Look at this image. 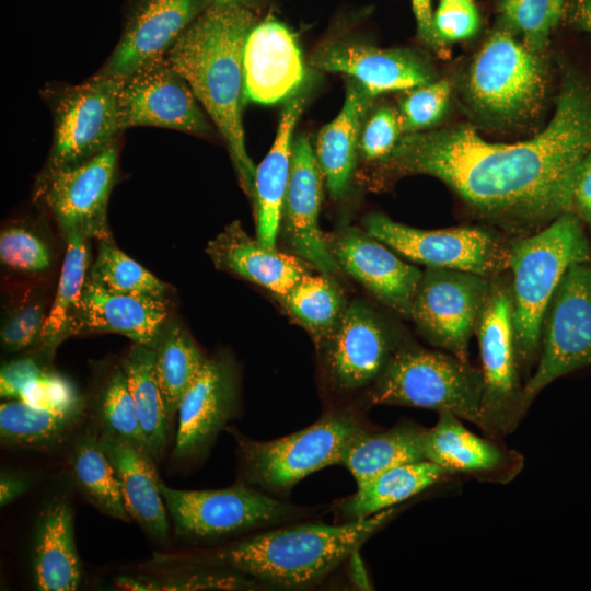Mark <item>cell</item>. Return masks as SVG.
<instances>
[{
	"label": "cell",
	"instance_id": "6da1fadb",
	"mask_svg": "<svg viewBox=\"0 0 591 591\" xmlns=\"http://www.w3.org/2000/svg\"><path fill=\"white\" fill-rule=\"evenodd\" d=\"M590 152L591 91L569 82L552 120L529 140L489 142L459 125L401 137L381 162L392 173L439 178L480 218L522 237L572 211L576 174Z\"/></svg>",
	"mask_w": 591,
	"mask_h": 591
},
{
	"label": "cell",
	"instance_id": "7a4b0ae2",
	"mask_svg": "<svg viewBox=\"0 0 591 591\" xmlns=\"http://www.w3.org/2000/svg\"><path fill=\"white\" fill-rule=\"evenodd\" d=\"M256 23L250 9L209 4L166 54L219 129L240 184L251 200L256 166L246 150L242 109L244 48Z\"/></svg>",
	"mask_w": 591,
	"mask_h": 591
},
{
	"label": "cell",
	"instance_id": "3957f363",
	"mask_svg": "<svg viewBox=\"0 0 591 591\" xmlns=\"http://www.w3.org/2000/svg\"><path fill=\"white\" fill-rule=\"evenodd\" d=\"M392 512L390 508L341 525L303 524L274 530L220 551L218 559L267 583L310 586L356 552Z\"/></svg>",
	"mask_w": 591,
	"mask_h": 591
},
{
	"label": "cell",
	"instance_id": "277c9868",
	"mask_svg": "<svg viewBox=\"0 0 591 591\" xmlns=\"http://www.w3.org/2000/svg\"><path fill=\"white\" fill-rule=\"evenodd\" d=\"M590 260L582 221L572 211L511 243L508 269L520 367H529L540 354L544 317L563 276L572 264Z\"/></svg>",
	"mask_w": 591,
	"mask_h": 591
},
{
	"label": "cell",
	"instance_id": "5b68a950",
	"mask_svg": "<svg viewBox=\"0 0 591 591\" xmlns=\"http://www.w3.org/2000/svg\"><path fill=\"white\" fill-rule=\"evenodd\" d=\"M482 371L453 355L421 348L394 351L370 393L373 404L451 413L480 426Z\"/></svg>",
	"mask_w": 591,
	"mask_h": 591
},
{
	"label": "cell",
	"instance_id": "8992f818",
	"mask_svg": "<svg viewBox=\"0 0 591 591\" xmlns=\"http://www.w3.org/2000/svg\"><path fill=\"white\" fill-rule=\"evenodd\" d=\"M121 80L97 72L82 83L49 93L54 139L34 198L60 170L81 163L117 141V95Z\"/></svg>",
	"mask_w": 591,
	"mask_h": 591
},
{
	"label": "cell",
	"instance_id": "52a82bcc",
	"mask_svg": "<svg viewBox=\"0 0 591 591\" xmlns=\"http://www.w3.org/2000/svg\"><path fill=\"white\" fill-rule=\"evenodd\" d=\"M362 430L351 415L333 413L276 440L236 437L245 478L267 489H289L321 468L340 465L347 445Z\"/></svg>",
	"mask_w": 591,
	"mask_h": 591
},
{
	"label": "cell",
	"instance_id": "ba28073f",
	"mask_svg": "<svg viewBox=\"0 0 591 591\" xmlns=\"http://www.w3.org/2000/svg\"><path fill=\"white\" fill-rule=\"evenodd\" d=\"M364 228L393 251L429 268L467 271L488 278L508 269L511 243L485 228L421 230L378 212L366 217Z\"/></svg>",
	"mask_w": 591,
	"mask_h": 591
},
{
	"label": "cell",
	"instance_id": "9c48e42d",
	"mask_svg": "<svg viewBox=\"0 0 591 591\" xmlns=\"http://www.w3.org/2000/svg\"><path fill=\"white\" fill-rule=\"evenodd\" d=\"M591 364V266L572 264L544 317L537 367L523 387L525 409L556 379Z\"/></svg>",
	"mask_w": 591,
	"mask_h": 591
},
{
	"label": "cell",
	"instance_id": "30bf717a",
	"mask_svg": "<svg viewBox=\"0 0 591 591\" xmlns=\"http://www.w3.org/2000/svg\"><path fill=\"white\" fill-rule=\"evenodd\" d=\"M484 395L480 427L488 432H507L515 426L522 404L519 361L513 327L511 285L499 276L491 287L476 325Z\"/></svg>",
	"mask_w": 591,
	"mask_h": 591
},
{
	"label": "cell",
	"instance_id": "8fae6325",
	"mask_svg": "<svg viewBox=\"0 0 591 591\" xmlns=\"http://www.w3.org/2000/svg\"><path fill=\"white\" fill-rule=\"evenodd\" d=\"M543 67L534 50L510 30L495 32L476 55L468 74V94L484 114L502 120L532 113L544 92Z\"/></svg>",
	"mask_w": 591,
	"mask_h": 591
},
{
	"label": "cell",
	"instance_id": "7c38bea8",
	"mask_svg": "<svg viewBox=\"0 0 591 591\" xmlns=\"http://www.w3.org/2000/svg\"><path fill=\"white\" fill-rule=\"evenodd\" d=\"M491 287L480 275L427 268L409 316L434 346L468 361V341L476 329Z\"/></svg>",
	"mask_w": 591,
	"mask_h": 591
},
{
	"label": "cell",
	"instance_id": "4fadbf2b",
	"mask_svg": "<svg viewBox=\"0 0 591 591\" xmlns=\"http://www.w3.org/2000/svg\"><path fill=\"white\" fill-rule=\"evenodd\" d=\"M119 130L153 126L205 136L211 131L201 105L186 80L165 56L121 80L117 95Z\"/></svg>",
	"mask_w": 591,
	"mask_h": 591
},
{
	"label": "cell",
	"instance_id": "5bb4252c",
	"mask_svg": "<svg viewBox=\"0 0 591 591\" xmlns=\"http://www.w3.org/2000/svg\"><path fill=\"white\" fill-rule=\"evenodd\" d=\"M178 535L208 538L286 518L292 507L244 484L216 490H181L160 482Z\"/></svg>",
	"mask_w": 591,
	"mask_h": 591
},
{
	"label": "cell",
	"instance_id": "9a60e30c",
	"mask_svg": "<svg viewBox=\"0 0 591 591\" xmlns=\"http://www.w3.org/2000/svg\"><path fill=\"white\" fill-rule=\"evenodd\" d=\"M117 159L115 141L100 153L60 170L50 178L40 198L45 199L65 236L80 233L99 241L112 236L107 204Z\"/></svg>",
	"mask_w": 591,
	"mask_h": 591
},
{
	"label": "cell",
	"instance_id": "2e32d148",
	"mask_svg": "<svg viewBox=\"0 0 591 591\" xmlns=\"http://www.w3.org/2000/svg\"><path fill=\"white\" fill-rule=\"evenodd\" d=\"M208 5L206 0H130L119 42L99 72L123 80L165 56Z\"/></svg>",
	"mask_w": 591,
	"mask_h": 591
},
{
	"label": "cell",
	"instance_id": "e0dca14e",
	"mask_svg": "<svg viewBox=\"0 0 591 591\" xmlns=\"http://www.w3.org/2000/svg\"><path fill=\"white\" fill-rule=\"evenodd\" d=\"M324 175L305 135L292 144L291 167L282 207L286 237L292 250L325 275L340 267L318 224Z\"/></svg>",
	"mask_w": 591,
	"mask_h": 591
},
{
	"label": "cell",
	"instance_id": "ac0fdd59",
	"mask_svg": "<svg viewBox=\"0 0 591 591\" xmlns=\"http://www.w3.org/2000/svg\"><path fill=\"white\" fill-rule=\"evenodd\" d=\"M329 247L340 268L386 306L409 316L422 271L367 231L355 228L339 232Z\"/></svg>",
	"mask_w": 591,
	"mask_h": 591
},
{
	"label": "cell",
	"instance_id": "d6986e66",
	"mask_svg": "<svg viewBox=\"0 0 591 591\" xmlns=\"http://www.w3.org/2000/svg\"><path fill=\"white\" fill-rule=\"evenodd\" d=\"M304 65L293 33L266 18L251 30L244 48V95L259 104L288 100L304 80Z\"/></svg>",
	"mask_w": 591,
	"mask_h": 591
},
{
	"label": "cell",
	"instance_id": "ffe728a7",
	"mask_svg": "<svg viewBox=\"0 0 591 591\" xmlns=\"http://www.w3.org/2000/svg\"><path fill=\"white\" fill-rule=\"evenodd\" d=\"M169 314L167 298L114 292L88 275L69 337L84 333H116L153 349L167 324Z\"/></svg>",
	"mask_w": 591,
	"mask_h": 591
},
{
	"label": "cell",
	"instance_id": "44dd1931",
	"mask_svg": "<svg viewBox=\"0 0 591 591\" xmlns=\"http://www.w3.org/2000/svg\"><path fill=\"white\" fill-rule=\"evenodd\" d=\"M325 346L329 376L341 390L375 381L394 354L383 324L360 302L347 306Z\"/></svg>",
	"mask_w": 591,
	"mask_h": 591
},
{
	"label": "cell",
	"instance_id": "7402d4cb",
	"mask_svg": "<svg viewBox=\"0 0 591 591\" xmlns=\"http://www.w3.org/2000/svg\"><path fill=\"white\" fill-rule=\"evenodd\" d=\"M311 65L322 71L347 74L374 96L425 85L433 79L430 69L409 51L360 44L321 48L311 57Z\"/></svg>",
	"mask_w": 591,
	"mask_h": 591
},
{
	"label": "cell",
	"instance_id": "603a6c76",
	"mask_svg": "<svg viewBox=\"0 0 591 591\" xmlns=\"http://www.w3.org/2000/svg\"><path fill=\"white\" fill-rule=\"evenodd\" d=\"M235 403L232 369L208 359L181 401L174 455L187 459L206 449L232 417Z\"/></svg>",
	"mask_w": 591,
	"mask_h": 591
},
{
	"label": "cell",
	"instance_id": "cb8c5ba5",
	"mask_svg": "<svg viewBox=\"0 0 591 591\" xmlns=\"http://www.w3.org/2000/svg\"><path fill=\"white\" fill-rule=\"evenodd\" d=\"M206 253L216 267L260 286L279 299L308 274L296 257L251 237L239 221L231 222L209 241Z\"/></svg>",
	"mask_w": 591,
	"mask_h": 591
},
{
	"label": "cell",
	"instance_id": "d4e9b609",
	"mask_svg": "<svg viewBox=\"0 0 591 591\" xmlns=\"http://www.w3.org/2000/svg\"><path fill=\"white\" fill-rule=\"evenodd\" d=\"M100 443L116 471L130 520L153 538L164 542L169 536L167 509L153 456L105 432L100 434Z\"/></svg>",
	"mask_w": 591,
	"mask_h": 591
},
{
	"label": "cell",
	"instance_id": "484cf974",
	"mask_svg": "<svg viewBox=\"0 0 591 591\" xmlns=\"http://www.w3.org/2000/svg\"><path fill=\"white\" fill-rule=\"evenodd\" d=\"M304 103L305 96L301 93L288 99L275 141L255 172L252 202L256 220V239L269 247H276L281 225L291 167L292 132Z\"/></svg>",
	"mask_w": 591,
	"mask_h": 591
},
{
	"label": "cell",
	"instance_id": "4316f807",
	"mask_svg": "<svg viewBox=\"0 0 591 591\" xmlns=\"http://www.w3.org/2000/svg\"><path fill=\"white\" fill-rule=\"evenodd\" d=\"M33 551V576L42 591H72L81 581L72 511L65 498L53 499L42 511Z\"/></svg>",
	"mask_w": 591,
	"mask_h": 591
},
{
	"label": "cell",
	"instance_id": "83f0119b",
	"mask_svg": "<svg viewBox=\"0 0 591 591\" xmlns=\"http://www.w3.org/2000/svg\"><path fill=\"white\" fill-rule=\"evenodd\" d=\"M374 97L349 78L339 114L318 134L315 154L333 197L343 196L349 187L360 134Z\"/></svg>",
	"mask_w": 591,
	"mask_h": 591
},
{
	"label": "cell",
	"instance_id": "f1b7e54d",
	"mask_svg": "<svg viewBox=\"0 0 591 591\" xmlns=\"http://www.w3.org/2000/svg\"><path fill=\"white\" fill-rule=\"evenodd\" d=\"M426 429L399 426L384 432H359L347 445L340 465L360 486L394 466L426 460Z\"/></svg>",
	"mask_w": 591,
	"mask_h": 591
},
{
	"label": "cell",
	"instance_id": "f546056e",
	"mask_svg": "<svg viewBox=\"0 0 591 591\" xmlns=\"http://www.w3.org/2000/svg\"><path fill=\"white\" fill-rule=\"evenodd\" d=\"M82 412V404L54 409L7 399L0 405L1 444L36 450L56 447L70 436L81 420Z\"/></svg>",
	"mask_w": 591,
	"mask_h": 591
},
{
	"label": "cell",
	"instance_id": "4dcf8cb0",
	"mask_svg": "<svg viewBox=\"0 0 591 591\" xmlns=\"http://www.w3.org/2000/svg\"><path fill=\"white\" fill-rule=\"evenodd\" d=\"M447 474L429 460L394 466L357 486L341 510L350 521L367 519L421 493Z\"/></svg>",
	"mask_w": 591,
	"mask_h": 591
},
{
	"label": "cell",
	"instance_id": "1f68e13d",
	"mask_svg": "<svg viewBox=\"0 0 591 591\" xmlns=\"http://www.w3.org/2000/svg\"><path fill=\"white\" fill-rule=\"evenodd\" d=\"M425 456L448 474L490 471L502 461L495 444L467 430L451 413H439L438 422L426 430Z\"/></svg>",
	"mask_w": 591,
	"mask_h": 591
},
{
	"label": "cell",
	"instance_id": "d6a6232c",
	"mask_svg": "<svg viewBox=\"0 0 591 591\" xmlns=\"http://www.w3.org/2000/svg\"><path fill=\"white\" fill-rule=\"evenodd\" d=\"M67 242L60 278L40 334V350L51 358L56 348L67 338L77 316L82 292L89 275L88 240L80 233L65 236Z\"/></svg>",
	"mask_w": 591,
	"mask_h": 591
},
{
	"label": "cell",
	"instance_id": "836d02e7",
	"mask_svg": "<svg viewBox=\"0 0 591 591\" xmlns=\"http://www.w3.org/2000/svg\"><path fill=\"white\" fill-rule=\"evenodd\" d=\"M153 355L155 378L172 424L183 396L208 359L179 324L169 322L153 348Z\"/></svg>",
	"mask_w": 591,
	"mask_h": 591
},
{
	"label": "cell",
	"instance_id": "e575fe53",
	"mask_svg": "<svg viewBox=\"0 0 591 591\" xmlns=\"http://www.w3.org/2000/svg\"><path fill=\"white\" fill-rule=\"evenodd\" d=\"M121 367L150 453L154 460H160L171 422L155 378L153 349L135 344Z\"/></svg>",
	"mask_w": 591,
	"mask_h": 591
},
{
	"label": "cell",
	"instance_id": "d590c367",
	"mask_svg": "<svg viewBox=\"0 0 591 591\" xmlns=\"http://www.w3.org/2000/svg\"><path fill=\"white\" fill-rule=\"evenodd\" d=\"M70 465L77 486L95 508L115 519L130 521L116 471L102 449L96 432L88 431L77 440Z\"/></svg>",
	"mask_w": 591,
	"mask_h": 591
},
{
	"label": "cell",
	"instance_id": "8d00e7d4",
	"mask_svg": "<svg viewBox=\"0 0 591 591\" xmlns=\"http://www.w3.org/2000/svg\"><path fill=\"white\" fill-rule=\"evenodd\" d=\"M281 301L318 346L329 339L347 309L341 291L331 279L309 273Z\"/></svg>",
	"mask_w": 591,
	"mask_h": 591
},
{
	"label": "cell",
	"instance_id": "74e56055",
	"mask_svg": "<svg viewBox=\"0 0 591 591\" xmlns=\"http://www.w3.org/2000/svg\"><path fill=\"white\" fill-rule=\"evenodd\" d=\"M89 277L114 292L166 298L170 286L119 250L112 236L100 240Z\"/></svg>",
	"mask_w": 591,
	"mask_h": 591
},
{
	"label": "cell",
	"instance_id": "f35d334b",
	"mask_svg": "<svg viewBox=\"0 0 591 591\" xmlns=\"http://www.w3.org/2000/svg\"><path fill=\"white\" fill-rule=\"evenodd\" d=\"M97 416L103 432L150 453L123 367L114 369L105 382L97 403Z\"/></svg>",
	"mask_w": 591,
	"mask_h": 591
},
{
	"label": "cell",
	"instance_id": "ab89813d",
	"mask_svg": "<svg viewBox=\"0 0 591 591\" xmlns=\"http://www.w3.org/2000/svg\"><path fill=\"white\" fill-rule=\"evenodd\" d=\"M566 0H500L499 10L508 30L519 33L532 50L542 49L557 25Z\"/></svg>",
	"mask_w": 591,
	"mask_h": 591
},
{
	"label": "cell",
	"instance_id": "60d3db41",
	"mask_svg": "<svg viewBox=\"0 0 591 591\" xmlns=\"http://www.w3.org/2000/svg\"><path fill=\"white\" fill-rule=\"evenodd\" d=\"M451 93L447 80L409 89L399 104L403 132H415L437 123L443 115Z\"/></svg>",
	"mask_w": 591,
	"mask_h": 591
},
{
	"label": "cell",
	"instance_id": "b9f144b4",
	"mask_svg": "<svg viewBox=\"0 0 591 591\" xmlns=\"http://www.w3.org/2000/svg\"><path fill=\"white\" fill-rule=\"evenodd\" d=\"M1 263L21 273H40L51 265V252L35 233L23 227L5 228L0 235Z\"/></svg>",
	"mask_w": 591,
	"mask_h": 591
},
{
	"label": "cell",
	"instance_id": "7bdbcfd3",
	"mask_svg": "<svg viewBox=\"0 0 591 591\" xmlns=\"http://www.w3.org/2000/svg\"><path fill=\"white\" fill-rule=\"evenodd\" d=\"M118 584L128 590H231L247 587L250 582L233 573L195 572L163 578L124 577Z\"/></svg>",
	"mask_w": 591,
	"mask_h": 591
},
{
	"label": "cell",
	"instance_id": "ee69618b",
	"mask_svg": "<svg viewBox=\"0 0 591 591\" xmlns=\"http://www.w3.org/2000/svg\"><path fill=\"white\" fill-rule=\"evenodd\" d=\"M401 132L399 113L392 107H380L363 124L359 140L362 157L381 161L395 148Z\"/></svg>",
	"mask_w": 591,
	"mask_h": 591
},
{
	"label": "cell",
	"instance_id": "f6af8a7d",
	"mask_svg": "<svg viewBox=\"0 0 591 591\" xmlns=\"http://www.w3.org/2000/svg\"><path fill=\"white\" fill-rule=\"evenodd\" d=\"M46 316L42 302H31L16 309L2 325V347L14 352L39 343Z\"/></svg>",
	"mask_w": 591,
	"mask_h": 591
},
{
	"label": "cell",
	"instance_id": "bcb514c9",
	"mask_svg": "<svg viewBox=\"0 0 591 591\" xmlns=\"http://www.w3.org/2000/svg\"><path fill=\"white\" fill-rule=\"evenodd\" d=\"M19 401L54 409L70 408L82 404L73 385L48 369L23 391Z\"/></svg>",
	"mask_w": 591,
	"mask_h": 591
},
{
	"label": "cell",
	"instance_id": "7dc6e473",
	"mask_svg": "<svg viewBox=\"0 0 591 591\" xmlns=\"http://www.w3.org/2000/svg\"><path fill=\"white\" fill-rule=\"evenodd\" d=\"M433 26L443 43L462 40L476 33L479 15L472 2L441 1L433 13Z\"/></svg>",
	"mask_w": 591,
	"mask_h": 591
},
{
	"label": "cell",
	"instance_id": "c3c4849f",
	"mask_svg": "<svg viewBox=\"0 0 591 591\" xmlns=\"http://www.w3.org/2000/svg\"><path fill=\"white\" fill-rule=\"evenodd\" d=\"M46 370L34 357H22L4 363L0 372L1 398L19 399L23 391Z\"/></svg>",
	"mask_w": 591,
	"mask_h": 591
},
{
	"label": "cell",
	"instance_id": "681fc988",
	"mask_svg": "<svg viewBox=\"0 0 591 591\" xmlns=\"http://www.w3.org/2000/svg\"><path fill=\"white\" fill-rule=\"evenodd\" d=\"M572 212L591 229V152L583 159L576 174Z\"/></svg>",
	"mask_w": 591,
	"mask_h": 591
},
{
	"label": "cell",
	"instance_id": "f907efd6",
	"mask_svg": "<svg viewBox=\"0 0 591 591\" xmlns=\"http://www.w3.org/2000/svg\"><path fill=\"white\" fill-rule=\"evenodd\" d=\"M419 38L433 49H442L444 43L439 38L433 26L431 0H412Z\"/></svg>",
	"mask_w": 591,
	"mask_h": 591
},
{
	"label": "cell",
	"instance_id": "816d5d0a",
	"mask_svg": "<svg viewBox=\"0 0 591 591\" xmlns=\"http://www.w3.org/2000/svg\"><path fill=\"white\" fill-rule=\"evenodd\" d=\"M26 489V482L14 476H2L0 483V502L5 506L16 499Z\"/></svg>",
	"mask_w": 591,
	"mask_h": 591
},
{
	"label": "cell",
	"instance_id": "f5cc1de1",
	"mask_svg": "<svg viewBox=\"0 0 591 591\" xmlns=\"http://www.w3.org/2000/svg\"><path fill=\"white\" fill-rule=\"evenodd\" d=\"M571 20L579 28L591 32V0H573Z\"/></svg>",
	"mask_w": 591,
	"mask_h": 591
},
{
	"label": "cell",
	"instance_id": "db71d44e",
	"mask_svg": "<svg viewBox=\"0 0 591 591\" xmlns=\"http://www.w3.org/2000/svg\"><path fill=\"white\" fill-rule=\"evenodd\" d=\"M209 4L217 3V4H234L240 5L246 9H250L253 11V9L257 8L263 0H206Z\"/></svg>",
	"mask_w": 591,
	"mask_h": 591
},
{
	"label": "cell",
	"instance_id": "11a10c76",
	"mask_svg": "<svg viewBox=\"0 0 591 591\" xmlns=\"http://www.w3.org/2000/svg\"><path fill=\"white\" fill-rule=\"evenodd\" d=\"M441 1H448V2H472V0H441Z\"/></svg>",
	"mask_w": 591,
	"mask_h": 591
}]
</instances>
